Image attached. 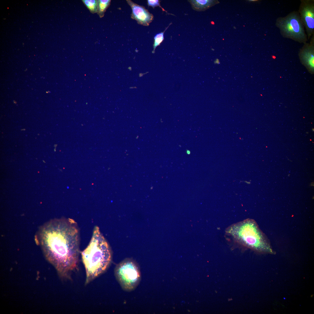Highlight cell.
<instances>
[{"mask_svg":"<svg viewBox=\"0 0 314 314\" xmlns=\"http://www.w3.org/2000/svg\"><path fill=\"white\" fill-rule=\"evenodd\" d=\"M126 1L132 9L131 18L136 20L140 25L148 26L153 20L154 16L145 8L138 5L131 0Z\"/></svg>","mask_w":314,"mask_h":314,"instance_id":"obj_7","label":"cell"},{"mask_svg":"<svg viewBox=\"0 0 314 314\" xmlns=\"http://www.w3.org/2000/svg\"><path fill=\"white\" fill-rule=\"evenodd\" d=\"M298 12L309 40L314 34V0H301Z\"/></svg>","mask_w":314,"mask_h":314,"instance_id":"obj_6","label":"cell"},{"mask_svg":"<svg viewBox=\"0 0 314 314\" xmlns=\"http://www.w3.org/2000/svg\"><path fill=\"white\" fill-rule=\"evenodd\" d=\"M186 153L188 154H190V151L189 150H187Z\"/></svg>","mask_w":314,"mask_h":314,"instance_id":"obj_14","label":"cell"},{"mask_svg":"<svg viewBox=\"0 0 314 314\" xmlns=\"http://www.w3.org/2000/svg\"><path fill=\"white\" fill-rule=\"evenodd\" d=\"M171 23L165 29L163 32H161L157 34L154 37V41L153 45V50L152 51L153 53H155V51L156 47L159 45L160 43L163 41L164 38V34L165 31L168 28L169 26L172 24Z\"/></svg>","mask_w":314,"mask_h":314,"instance_id":"obj_12","label":"cell"},{"mask_svg":"<svg viewBox=\"0 0 314 314\" xmlns=\"http://www.w3.org/2000/svg\"><path fill=\"white\" fill-rule=\"evenodd\" d=\"M248 1H250V2H255V1H258V0H248Z\"/></svg>","mask_w":314,"mask_h":314,"instance_id":"obj_15","label":"cell"},{"mask_svg":"<svg viewBox=\"0 0 314 314\" xmlns=\"http://www.w3.org/2000/svg\"><path fill=\"white\" fill-rule=\"evenodd\" d=\"M188 1L190 3L192 8L197 11H204L220 2L216 0H190Z\"/></svg>","mask_w":314,"mask_h":314,"instance_id":"obj_9","label":"cell"},{"mask_svg":"<svg viewBox=\"0 0 314 314\" xmlns=\"http://www.w3.org/2000/svg\"><path fill=\"white\" fill-rule=\"evenodd\" d=\"M110 0H98V10L97 13L100 17H103L104 13L110 5Z\"/></svg>","mask_w":314,"mask_h":314,"instance_id":"obj_10","label":"cell"},{"mask_svg":"<svg viewBox=\"0 0 314 314\" xmlns=\"http://www.w3.org/2000/svg\"><path fill=\"white\" fill-rule=\"evenodd\" d=\"M81 254L87 285L106 270L112 259L110 247L98 226L94 227L90 241Z\"/></svg>","mask_w":314,"mask_h":314,"instance_id":"obj_2","label":"cell"},{"mask_svg":"<svg viewBox=\"0 0 314 314\" xmlns=\"http://www.w3.org/2000/svg\"><path fill=\"white\" fill-rule=\"evenodd\" d=\"M160 1L159 0H148L147 4L148 6L152 7L154 8L155 7L159 6L163 11H165L167 13V12L160 6Z\"/></svg>","mask_w":314,"mask_h":314,"instance_id":"obj_13","label":"cell"},{"mask_svg":"<svg viewBox=\"0 0 314 314\" xmlns=\"http://www.w3.org/2000/svg\"><path fill=\"white\" fill-rule=\"evenodd\" d=\"M237 243L262 253L274 254L268 239L255 221L248 219L231 225L225 231Z\"/></svg>","mask_w":314,"mask_h":314,"instance_id":"obj_3","label":"cell"},{"mask_svg":"<svg viewBox=\"0 0 314 314\" xmlns=\"http://www.w3.org/2000/svg\"><path fill=\"white\" fill-rule=\"evenodd\" d=\"M83 2L90 11L92 13H97L98 0H83Z\"/></svg>","mask_w":314,"mask_h":314,"instance_id":"obj_11","label":"cell"},{"mask_svg":"<svg viewBox=\"0 0 314 314\" xmlns=\"http://www.w3.org/2000/svg\"><path fill=\"white\" fill-rule=\"evenodd\" d=\"M40 243L49 261L61 275L71 279L78 270L80 235L77 223L70 218L53 220L41 230Z\"/></svg>","mask_w":314,"mask_h":314,"instance_id":"obj_1","label":"cell"},{"mask_svg":"<svg viewBox=\"0 0 314 314\" xmlns=\"http://www.w3.org/2000/svg\"><path fill=\"white\" fill-rule=\"evenodd\" d=\"M275 26L282 36L300 43L307 42L308 39L298 11H293L284 17H278Z\"/></svg>","mask_w":314,"mask_h":314,"instance_id":"obj_4","label":"cell"},{"mask_svg":"<svg viewBox=\"0 0 314 314\" xmlns=\"http://www.w3.org/2000/svg\"><path fill=\"white\" fill-rule=\"evenodd\" d=\"M115 273L122 287L127 291L131 290L139 283L140 275L137 264L132 260L126 259L116 267Z\"/></svg>","mask_w":314,"mask_h":314,"instance_id":"obj_5","label":"cell"},{"mask_svg":"<svg viewBox=\"0 0 314 314\" xmlns=\"http://www.w3.org/2000/svg\"><path fill=\"white\" fill-rule=\"evenodd\" d=\"M218 60V59L217 60H216V61H215V63H219V60H218V61H217V60Z\"/></svg>","mask_w":314,"mask_h":314,"instance_id":"obj_16","label":"cell"},{"mask_svg":"<svg viewBox=\"0 0 314 314\" xmlns=\"http://www.w3.org/2000/svg\"><path fill=\"white\" fill-rule=\"evenodd\" d=\"M299 56L302 64L309 71L314 68V34L311 38L309 43L306 42L300 49Z\"/></svg>","mask_w":314,"mask_h":314,"instance_id":"obj_8","label":"cell"}]
</instances>
